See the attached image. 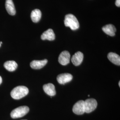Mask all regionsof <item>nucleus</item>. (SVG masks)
I'll return each mask as SVG.
<instances>
[{
  "label": "nucleus",
  "mask_w": 120,
  "mask_h": 120,
  "mask_svg": "<svg viewBox=\"0 0 120 120\" xmlns=\"http://www.w3.org/2000/svg\"><path fill=\"white\" fill-rule=\"evenodd\" d=\"M29 89L25 86H18L12 90L10 95L15 100H19L26 96L29 93Z\"/></svg>",
  "instance_id": "1"
},
{
  "label": "nucleus",
  "mask_w": 120,
  "mask_h": 120,
  "mask_svg": "<svg viewBox=\"0 0 120 120\" xmlns=\"http://www.w3.org/2000/svg\"><path fill=\"white\" fill-rule=\"evenodd\" d=\"M64 23L66 27H69L72 30H77L79 28V23L77 18L72 14L65 16Z\"/></svg>",
  "instance_id": "2"
},
{
  "label": "nucleus",
  "mask_w": 120,
  "mask_h": 120,
  "mask_svg": "<svg viewBox=\"0 0 120 120\" xmlns=\"http://www.w3.org/2000/svg\"><path fill=\"white\" fill-rule=\"evenodd\" d=\"M30 111V109L26 106H22L13 109L10 115L12 118L16 119L25 116Z\"/></svg>",
  "instance_id": "3"
},
{
  "label": "nucleus",
  "mask_w": 120,
  "mask_h": 120,
  "mask_svg": "<svg viewBox=\"0 0 120 120\" xmlns=\"http://www.w3.org/2000/svg\"><path fill=\"white\" fill-rule=\"evenodd\" d=\"M85 112L90 113L94 111L98 106L97 101L93 98L88 99L84 101Z\"/></svg>",
  "instance_id": "4"
},
{
  "label": "nucleus",
  "mask_w": 120,
  "mask_h": 120,
  "mask_svg": "<svg viewBox=\"0 0 120 120\" xmlns=\"http://www.w3.org/2000/svg\"><path fill=\"white\" fill-rule=\"evenodd\" d=\"M73 111L77 115H82L85 112L84 101L81 100L77 101L73 105Z\"/></svg>",
  "instance_id": "5"
},
{
  "label": "nucleus",
  "mask_w": 120,
  "mask_h": 120,
  "mask_svg": "<svg viewBox=\"0 0 120 120\" xmlns=\"http://www.w3.org/2000/svg\"><path fill=\"white\" fill-rule=\"evenodd\" d=\"M73 79V76L68 73H62L57 76L56 79L58 82L62 85H64L71 82Z\"/></svg>",
  "instance_id": "6"
},
{
  "label": "nucleus",
  "mask_w": 120,
  "mask_h": 120,
  "mask_svg": "<svg viewBox=\"0 0 120 120\" xmlns=\"http://www.w3.org/2000/svg\"><path fill=\"white\" fill-rule=\"evenodd\" d=\"M70 58V54L69 52L64 51L60 53L59 56L58 61L61 65H66L69 63Z\"/></svg>",
  "instance_id": "7"
},
{
  "label": "nucleus",
  "mask_w": 120,
  "mask_h": 120,
  "mask_svg": "<svg viewBox=\"0 0 120 120\" xmlns=\"http://www.w3.org/2000/svg\"><path fill=\"white\" fill-rule=\"evenodd\" d=\"M83 58L84 55L83 53H82L81 52H77L73 55L71 58V61L74 65L78 66L81 64L83 60Z\"/></svg>",
  "instance_id": "8"
},
{
  "label": "nucleus",
  "mask_w": 120,
  "mask_h": 120,
  "mask_svg": "<svg viewBox=\"0 0 120 120\" xmlns=\"http://www.w3.org/2000/svg\"><path fill=\"white\" fill-rule=\"evenodd\" d=\"M48 60H34L30 63V66L32 69H39L42 68L47 63Z\"/></svg>",
  "instance_id": "9"
},
{
  "label": "nucleus",
  "mask_w": 120,
  "mask_h": 120,
  "mask_svg": "<svg viewBox=\"0 0 120 120\" xmlns=\"http://www.w3.org/2000/svg\"><path fill=\"white\" fill-rule=\"evenodd\" d=\"M43 90L47 94L50 96H54L56 95V92L54 86L52 83H48L44 85Z\"/></svg>",
  "instance_id": "10"
},
{
  "label": "nucleus",
  "mask_w": 120,
  "mask_h": 120,
  "mask_svg": "<svg viewBox=\"0 0 120 120\" xmlns=\"http://www.w3.org/2000/svg\"><path fill=\"white\" fill-rule=\"evenodd\" d=\"M55 38V35L53 30L49 29L44 32L41 36V39L42 40H47L49 41H53Z\"/></svg>",
  "instance_id": "11"
},
{
  "label": "nucleus",
  "mask_w": 120,
  "mask_h": 120,
  "mask_svg": "<svg viewBox=\"0 0 120 120\" xmlns=\"http://www.w3.org/2000/svg\"><path fill=\"white\" fill-rule=\"evenodd\" d=\"M102 30L106 34L110 36H114L115 35L116 29L115 27L112 24H108L102 27Z\"/></svg>",
  "instance_id": "12"
},
{
  "label": "nucleus",
  "mask_w": 120,
  "mask_h": 120,
  "mask_svg": "<svg viewBox=\"0 0 120 120\" xmlns=\"http://www.w3.org/2000/svg\"><path fill=\"white\" fill-rule=\"evenodd\" d=\"M5 8L9 14L14 15L16 14V9L12 0H6Z\"/></svg>",
  "instance_id": "13"
},
{
  "label": "nucleus",
  "mask_w": 120,
  "mask_h": 120,
  "mask_svg": "<svg viewBox=\"0 0 120 120\" xmlns=\"http://www.w3.org/2000/svg\"><path fill=\"white\" fill-rule=\"evenodd\" d=\"M108 58L113 64L117 65H120V57L119 55L114 52H109L108 54Z\"/></svg>",
  "instance_id": "14"
},
{
  "label": "nucleus",
  "mask_w": 120,
  "mask_h": 120,
  "mask_svg": "<svg viewBox=\"0 0 120 120\" xmlns=\"http://www.w3.org/2000/svg\"><path fill=\"white\" fill-rule=\"evenodd\" d=\"M4 68L9 72L15 71L17 67V63L13 60H9L5 62L4 64Z\"/></svg>",
  "instance_id": "15"
},
{
  "label": "nucleus",
  "mask_w": 120,
  "mask_h": 120,
  "mask_svg": "<svg viewBox=\"0 0 120 120\" xmlns=\"http://www.w3.org/2000/svg\"><path fill=\"white\" fill-rule=\"evenodd\" d=\"M41 17V12L38 9H35L33 10L31 14V18L32 21L37 23L40 20Z\"/></svg>",
  "instance_id": "16"
},
{
  "label": "nucleus",
  "mask_w": 120,
  "mask_h": 120,
  "mask_svg": "<svg viewBox=\"0 0 120 120\" xmlns=\"http://www.w3.org/2000/svg\"><path fill=\"white\" fill-rule=\"evenodd\" d=\"M115 4L116 6L119 7L120 6V0H116Z\"/></svg>",
  "instance_id": "17"
},
{
  "label": "nucleus",
  "mask_w": 120,
  "mask_h": 120,
  "mask_svg": "<svg viewBox=\"0 0 120 120\" xmlns=\"http://www.w3.org/2000/svg\"><path fill=\"white\" fill-rule=\"evenodd\" d=\"M2 82V78H1V77L0 76V85L1 84Z\"/></svg>",
  "instance_id": "18"
},
{
  "label": "nucleus",
  "mask_w": 120,
  "mask_h": 120,
  "mask_svg": "<svg viewBox=\"0 0 120 120\" xmlns=\"http://www.w3.org/2000/svg\"><path fill=\"white\" fill-rule=\"evenodd\" d=\"M119 86L120 87V82H119Z\"/></svg>",
  "instance_id": "19"
},
{
  "label": "nucleus",
  "mask_w": 120,
  "mask_h": 120,
  "mask_svg": "<svg viewBox=\"0 0 120 120\" xmlns=\"http://www.w3.org/2000/svg\"><path fill=\"white\" fill-rule=\"evenodd\" d=\"M0 44L1 45V44H2V41H0Z\"/></svg>",
  "instance_id": "20"
},
{
  "label": "nucleus",
  "mask_w": 120,
  "mask_h": 120,
  "mask_svg": "<svg viewBox=\"0 0 120 120\" xmlns=\"http://www.w3.org/2000/svg\"><path fill=\"white\" fill-rule=\"evenodd\" d=\"M1 44H0V47H1Z\"/></svg>",
  "instance_id": "21"
},
{
  "label": "nucleus",
  "mask_w": 120,
  "mask_h": 120,
  "mask_svg": "<svg viewBox=\"0 0 120 120\" xmlns=\"http://www.w3.org/2000/svg\"></svg>",
  "instance_id": "22"
}]
</instances>
